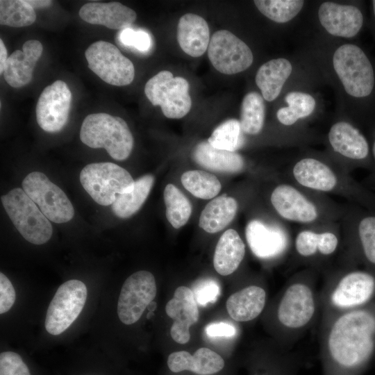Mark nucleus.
Instances as JSON below:
<instances>
[{"mask_svg": "<svg viewBox=\"0 0 375 375\" xmlns=\"http://www.w3.org/2000/svg\"><path fill=\"white\" fill-rule=\"evenodd\" d=\"M323 375H362L375 360V303L321 319Z\"/></svg>", "mask_w": 375, "mask_h": 375, "instance_id": "obj_1", "label": "nucleus"}, {"mask_svg": "<svg viewBox=\"0 0 375 375\" xmlns=\"http://www.w3.org/2000/svg\"><path fill=\"white\" fill-rule=\"evenodd\" d=\"M317 271L307 267L292 275L275 308V319L287 349L297 341L321 312Z\"/></svg>", "mask_w": 375, "mask_h": 375, "instance_id": "obj_2", "label": "nucleus"}, {"mask_svg": "<svg viewBox=\"0 0 375 375\" xmlns=\"http://www.w3.org/2000/svg\"><path fill=\"white\" fill-rule=\"evenodd\" d=\"M269 203L278 219L301 227L336 225L346 211L344 206L326 195L308 190L288 180L274 185L269 194Z\"/></svg>", "mask_w": 375, "mask_h": 375, "instance_id": "obj_3", "label": "nucleus"}, {"mask_svg": "<svg viewBox=\"0 0 375 375\" xmlns=\"http://www.w3.org/2000/svg\"><path fill=\"white\" fill-rule=\"evenodd\" d=\"M321 319L375 303V272L341 264L326 276L319 291Z\"/></svg>", "mask_w": 375, "mask_h": 375, "instance_id": "obj_4", "label": "nucleus"}, {"mask_svg": "<svg viewBox=\"0 0 375 375\" xmlns=\"http://www.w3.org/2000/svg\"><path fill=\"white\" fill-rule=\"evenodd\" d=\"M287 180L308 190L356 199L358 191L349 173L336 162L307 156L295 161L287 169Z\"/></svg>", "mask_w": 375, "mask_h": 375, "instance_id": "obj_5", "label": "nucleus"}, {"mask_svg": "<svg viewBox=\"0 0 375 375\" xmlns=\"http://www.w3.org/2000/svg\"><path fill=\"white\" fill-rule=\"evenodd\" d=\"M80 139L89 147L104 148L117 160L126 159L133 147V137L126 122L105 112L90 114L85 118Z\"/></svg>", "mask_w": 375, "mask_h": 375, "instance_id": "obj_6", "label": "nucleus"}, {"mask_svg": "<svg viewBox=\"0 0 375 375\" xmlns=\"http://www.w3.org/2000/svg\"><path fill=\"white\" fill-rule=\"evenodd\" d=\"M245 238L253 255L265 262H278L292 253L293 236L280 219L253 218L245 227Z\"/></svg>", "mask_w": 375, "mask_h": 375, "instance_id": "obj_7", "label": "nucleus"}, {"mask_svg": "<svg viewBox=\"0 0 375 375\" xmlns=\"http://www.w3.org/2000/svg\"><path fill=\"white\" fill-rule=\"evenodd\" d=\"M342 247L340 223L324 228L301 227L293 236L292 255L299 263L316 270Z\"/></svg>", "mask_w": 375, "mask_h": 375, "instance_id": "obj_8", "label": "nucleus"}, {"mask_svg": "<svg viewBox=\"0 0 375 375\" xmlns=\"http://www.w3.org/2000/svg\"><path fill=\"white\" fill-rule=\"evenodd\" d=\"M3 206L22 236L34 244L47 242L53 233L49 220L23 189L17 188L1 196Z\"/></svg>", "mask_w": 375, "mask_h": 375, "instance_id": "obj_9", "label": "nucleus"}, {"mask_svg": "<svg viewBox=\"0 0 375 375\" xmlns=\"http://www.w3.org/2000/svg\"><path fill=\"white\" fill-rule=\"evenodd\" d=\"M80 181L91 198L101 206L112 205L117 194L131 192L135 184L127 170L108 162L86 165L80 173Z\"/></svg>", "mask_w": 375, "mask_h": 375, "instance_id": "obj_10", "label": "nucleus"}, {"mask_svg": "<svg viewBox=\"0 0 375 375\" xmlns=\"http://www.w3.org/2000/svg\"><path fill=\"white\" fill-rule=\"evenodd\" d=\"M333 64L349 94L364 97L372 92L374 85L373 68L360 47L351 44L340 46L333 54Z\"/></svg>", "mask_w": 375, "mask_h": 375, "instance_id": "obj_11", "label": "nucleus"}, {"mask_svg": "<svg viewBox=\"0 0 375 375\" xmlns=\"http://www.w3.org/2000/svg\"><path fill=\"white\" fill-rule=\"evenodd\" d=\"M189 84L181 76L162 70L147 82L144 93L153 106H160L167 118L180 119L186 115L192 106Z\"/></svg>", "mask_w": 375, "mask_h": 375, "instance_id": "obj_12", "label": "nucleus"}, {"mask_svg": "<svg viewBox=\"0 0 375 375\" xmlns=\"http://www.w3.org/2000/svg\"><path fill=\"white\" fill-rule=\"evenodd\" d=\"M87 297L83 281L70 279L62 283L47 308L44 322L47 333L58 335L69 328L83 310Z\"/></svg>", "mask_w": 375, "mask_h": 375, "instance_id": "obj_13", "label": "nucleus"}, {"mask_svg": "<svg viewBox=\"0 0 375 375\" xmlns=\"http://www.w3.org/2000/svg\"><path fill=\"white\" fill-rule=\"evenodd\" d=\"M22 189L49 220L56 224L70 221L74 207L65 193L40 172L28 174L22 182Z\"/></svg>", "mask_w": 375, "mask_h": 375, "instance_id": "obj_14", "label": "nucleus"}, {"mask_svg": "<svg viewBox=\"0 0 375 375\" xmlns=\"http://www.w3.org/2000/svg\"><path fill=\"white\" fill-rule=\"evenodd\" d=\"M88 67L104 82L115 86H124L135 77L133 62L110 42L99 40L90 44L85 52Z\"/></svg>", "mask_w": 375, "mask_h": 375, "instance_id": "obj_15", "label": "nucleus"}, {"mask_svg": "<svg viewBox=\"0 0 375 375\" xmlns=\"http://www.w3.org/2000/svg\"><path fill=\"white\" fill-rule=\"evenodd\" d=\"M157 293L154 276L148 271H138L129 276L122 286L117 306L122 323L131 325L142 317Z\"/></svg>", "mask_w": 375, "mask_h": 375, "instance_id": "obj_16", "label": "nucleus"}, {"mask_svg": "<svg viewBox=\"0 0 375 375\" xmlns=\"http://www.w3.org/2000/svg\"><path fill=\"white\" fill-rule=\"evenodd\" d=\"M208 56L219 72L231 75L249 68L253 60L250 48L227 30L215 32L210 38Z\"/></svg>", "mask_w": 375, "mask_h": 375, "instance_id": "obj_17", "label": "nucleus"}, {"mask_svg": "<svg viewBox=\"0 0 375 375\" xmlns=\"http://www.w3.org/2000/svg\"><path fill=\"white\" fill-rule=\"evenodd\" d=\"M72 92L65 82L57 80L40 94L35 108L36 119L46 132L56 133L66 124L70 110Z\"/></svg>", "mask_w": 375, "mask_h": 375, "instance_id": "obj_18", "label": "nucleus"}, {"mask_svg": "<svg viewBox=\"0 0 375 375\" xmlns=\"http://www.w3.org/2000/svg\"><path fill=\"white\" fill-rule=\"evenodd\" d=\"M344 260L358 256L375 272V215H367L352 224L342 217L340 221Z\"/></svg>", "mask_w": 375, "mask_h": 375, "instance_id": "obj_19", "label": "nucleus"}, {"mask_svg": "<svg viewBox=\"0 0 375 375\" xmlns=\"http://www.w3.org/2000/svg\"><path fill=\"white\" fill-rule=\"evenodd\" d=\"M165 312L174 319L170 328L172 338L179 344L188 342L190 327L198 322L199 316L192 290L185 286L178 287L173 297L167 303Z\"/></svg>", "mask_w": 375, "mask_h": 375, "instance_id": "obj_20", "label": "nucleus"}, {"mask_svg": "<svg viewBox=\"0 0 375 375\" xmlns=\"http://www.w3.org/2000/svg\"><path fill=\"white\" fill-rule=\"evenodd\" d=\"M318 16L328 33L343 38L355 36L363 22L362 15L358 8L328 1L322 3Z\"/></svg>", "mask_w": 375, "mask_h": 375, "instance_id": "obj_21", "label": "nucleus"}, {"mask_svg": "<svg viewBox=\"0 0 375 375\" xmlns=\"http://www.w3.org/2000/svg\"><path fill=\"white\" fill-rule=\"evenodd\" d=\"M328 143L341 162L342 168L344 160L358 161L368 156L369 145L362 133L351 124L340 121L331 127L328 133Z\"/></svg>", "mask_w": 375, "mask_h": 375, "instance_id": "obj_22", "label": "nucleus"}, {"mask_svg": "<svg viewBox=\"0 0 375 375\" xmlns=\"http://www.w3.org/2000/svg\"><path fill=\"white\" fill-rule=\"evenodd\" d=\"M43 47L36 40L26 41L22 50H16L8 58L3 75L6 83L12 88L25 86L32 79L36 63L42 56Z\"/></svg>", "mask_w": 375, "mask_h": 375, "instance_id": "obj_23", "label": "nucleus"}, {"mask_svg": "<svg viewBox=\"0 0 375 375\" xmlns=\"http://www.w3.org/2000/svg\"><path fill=\"white\" fill-rule=\"evenodd\" d=\"M167 364L174 373L190 372L197 375H213L224 369L225 361L212 349L201 347L193 354L186 351H174L169 355Z\"/></svg>", "mask_w": 375, "mask_h": 375, "instance_id": "obj_24", "label": "nucleus"}, {"mask_svg": "<svg viewBox=\"0 0 375 375\" xmlns=\"http://www.w3.org/2000/svg\"><path fill=\"white\" fill-rule=\"evenodd\" d=\"M78 14L89 24L116 30L131 27L137 17L133 10L119 2L87 3L80 8Z\"/></svg>", "mask_w": 375, "mask_h": 375, "instance_id": "obj_25", "label": "nucleus"}, {"mask_svg": "<svg viewBox=\"0 0 375 375\" xmlns=\"http://www.w3.org/2000/svg\"><path fill=\"white\" fill-rule=\"evenodd\" d=\"M177 40L181 49L192 57H199L208 49L210 31L206 21L199 15H183L177 26Z\"/></svg>", "mask_w": 375, "mask_h": 375, "instance_id": "obj_26", "label": "nucleus"}, {"mask_svg": "<svg viewBox=\"0 0 375 375\" xmlns=\"http://www.w3.org/2000/svg\"><path fill=\"white\" fill-rule=\"evenodd\" d=\"M266 301L265 290L259 285H250L230 295L226 306L233 320L246 322L255 319L262 313Z\"/></svg>", "mask_w": 375, "mask_h": 375, "instance_id": "obj_27", "label": "nucleus"}, {"mask_svg": "<svg viewBox=\"0 0 375 375\" xmlns=\"http://www.w3.org/2000/svg\"><path fill=\"white\" fill-rule=\"evenodd\" d=\"M192 156L200 166L215 172L236 174L247 168L246 161L240 154L213 147L208 140L195 147Z\"/></svg>", "mask_w": 375, "mask_h": 375, "instance_id": "obj_28", "label": "nucleus"}, {"mask_svg": "<svg viewBox=\"0 0 375 375\" xmlns=\"http://www.w3.org/2000/svg\"><path fill=\"white\" fill-rule=\"evenodd\" d=\"M245 253V244L239 233L232 228L226 230L215 247L213 256L215 269L222 276L233 274L242 263Z\"/></svg>", "mask_w": 375, "mask_h": 375, "instance_id": "obj_29", "label": "nucleus"}, {"mask_svg": "<svg viewBox=\"0 0 375 375\" xmlns=\"http://www.w3.org/2000/svg\"><path fill=\"white\" fill-rule=\"evenodd\" d=\"M292 71L290 61L283 58L270 60L261 65L255 80L263 99L268 101L276 99Z\"/></svg>", "mask_w": 375, "mask_h": 375, "instance_id": "obj_30", "label": "nucleus"}, {"mask_svg": "<svg viewBox=\"0 0 375 375\" xmlns=\"http://www.w3.org/2000/svg\"><path fill=\"white\" fill-rule=\"evenodd\" d=\"M238 210V201L224 194L211 200L203 209L199 226L209 233L221 231L233 220Z\"/></svg>", "mask_w": 375, "mask_h": 375, "instance_id": "obj_31", "label": "nucleus"}, {"mask_svg": "<svg viewBox=\"0 0 375 375\" xmlns=\"http://www.w3.org/2000/svg\"><path fill=\"white\" fill-rule=\"evenodd\" d=\"M154 178L147 174L135 181L133 190L124 194H117L112 205L114 214L120 218H128L134 215L146 201L152 188Z\"/></svg>", "mask_w": 375, "mask_h": 375, "instance_id": "obj_32", "label": "nucleus"}, {"mask_svg": "<svg viewBox=\"0 0 375 375\" xmlns=\"http://www.w3.org/2000/svg\"><path fill=\"white\" fill-rule=\"evenodd\" d=\"M265 106L263 97L256 92H251L243 98L240 110V124L247 135H257L265 124Z\"/></svg>", "mask_w": 375, "mask_h": 375, "instance_id": "obj_33", "label": "nucleus"}, {"mask_svg": "<svg viewBox=\"0 0 375 375\" xmlns=\"http://www.w3.org/2000/svg\"><path fill=\"white\" fill-rule=\"evenodd\" d=\"M168 222L175 228L183 226L192 213V205L187 197L174 185L169 183L163 192Z\"/></svg>", "mask_w": 375, "mask_h": 375, "instance_id": "obj_34", "label": "nucleus"}, {"mask_svg": "<svg viewBox=\"0 0 375 375\" xmlns=\"http://www.w3.org/2000/svg\"><path fill=\"white\" fill-rule=\"evenodd\" d=\"M285 100L288 106L278 109L276 112L278 122L285 126H292L299 119L310 115L316 103L311 95L301 92H289Z\"/></svg>", "mask_w": 375, "mask_h": 375, "instance_id": "obj_35", "label": "nucleus"}, {"mask_svg": "<svg viewBox=\"0 0 375 375\" xmlns=\"http://www.w3.org/2000/svg\"><path fill=\"white\" fill-rule=\"evenodd\" d=\"M183 187L194 197L210 199L216 197L222 189L218 178L212 174L201 170H190L181 177Z\"/></svg>", "mask_w": 375, "mask_h": 375, "instance_id": "obj_36", "label": "nucleus"}, {"mask_svg": "<svg viewBox=\"0 0 375 375\" xmlns=\"http://www.w3.org/2000/svg\"><path fill=\"white\" fill-rule=\"evenodd\" d=\"M208 142L217 149L236 151L244 146L246 139L240 121L230 119L213 131Z\"/></svg>", "mask_w": 375, "mask_h": 375, "instance_id": "obj_37", "label": "nucleus"}, {"mask_svg": "<svg viewBox=\"0 0 375 375\" xmlns=\"http://www.w3.org/2000/svg\"><path fill=\"white\" fill-rule=\"evenodd\" d=\"M36 14L26 0H1L0 24L11 27H24L33 24Z\"/></svg>", "mask_w": 375, "mask_h": 375, "instance_id": "obj_38", "label": "nucleus"}, {"mask_svg": "<svg viewBox=\"0 0 375 375\" xmlns=\"http://www.w3.org/2000/svg\"><path fill=\"white\" fill-rule=\"evenodd\" d=\"M253 2L262 14L278 23L293 19L304 4L301 0H256Z\"/></svg>", "mask_w": 375, "mask_h": 375, "instance_id": "obj_39", "label": "nucleus"}, {"mask_svg": "<svg viewBox=\"0 0 375 375\" xmlns=\"http://www.w3.org/2000/svg\"><path fill=\"white\" fill-rule=\"evenodd\" d=\"M118 39L122 44L140 52H147L152 46L151 35L146 31L135 30L131 27L121 30Z\"/></svg>", "mask_w": 375, "mask_h": 375, "instance_id": "obj_40", "label": "nucleus"}, {"mask_svg": "<svg viewBox=\"0 0 375 375\" xmlns=\"http://www.w3.org/2000/svg\"><path fill=\"white\" fill-rule=\"evenodd\" d=\"M192 292L197 304L206 306L217 301L221 289L217 281L208 278L197 282L194 285Z\"/></svg>", "mask_w": 375, "mask_h": 375, "instance_id": "obj_41", "label": "nucleus"}, {"mask_svg": "<svg viewBox=\"0 0 375 375\" xmlns=\"http://www.w3.org/2000/svg\"><path fill=\"white\" fill-rule=\"evenodd\" d=\"M0 375H31L19 354L11 351L0 353Z\"/></svg>", "mask_w": 375, "mask_h": 375, "instance_id": "obj_42", "label": "nucleus"}, {"mask_svg": "<svg viewBox=\"0 0 375 375\" xmlns=\"http://www.w3.org/2000/svg\"><path fill=\"white\" fill-rule=\"evenodd\" d=\"M296 360L287 353L286 356L281 357L267 368L258 369L253 375H296Z\"/></svg>", "mask_w": 375, "mask_h": 375, "instance_id": "obj_43", "label": "nucleus"}, {"mask_svg": "<svg viewBox=\"0 0 375 375\" xmlns=\"http://www.w3.org/2000/svg\"><path fill=\"white\" fill-rule=\"evenodd\" d=\"M16 294L14 287L8 278L0 273V314H4L11 309L15 301Z\"/></svg>", "mask_w": 375, "mask_h": 375, "instance_id": "obj_44", "label": "nucleus"}, {"mask_svg": "<svg viewBox=\"0 0 375 375\" xmlns=\"http://www.w3.org/2000/svg\"><path fill=\"white\" fill-rule=\"evenodd\" d=\"M205 333L210 338H232L237 334V329L231 323L219 322L208 324Z\"/></svg>", "mask_w": 375, "mask_h": 375, "instance_id": "obj_45", "label": "nucleus"}, {"mask_svg": "<svg viewBox=\"0 0 375 375\" xmlns=\"http://www.w3.org/2000/svg\"><path fill=\"white\" fill-rule=\"evenodd\" d=\"M8 53L6 47L3 42L0 40V73L3 74L4 67L6 65V61L8 60Z\"/></svg>", "mask_w": 375, "mask_h": 375, "instance_id": "obj_46", "label": "nucleus"}, {"mask_svg": "<svg viewBox=\"0 0 375 375\" xmlns=\"http://www.w3.org/2000/svg\"><path fill=\"white\" fill-rule=\"evenodd\" d=\"M27 2L35 8H48L52 4V1L49 0H26Z\"/></svg>", "mask_w": 375, "mask_h": 375, "instance_id": "obj_47", "label": "nucleus"}, {"mask_svg": "<svg viewBox=\"0 0 375 375\" xmlns=\"http://www.w3.org/2000/svg\"><path fill=\"white\" fill-rule=\"evenodd\" d=\"M372 152H373V156H374V157L375 158V141H374V145H373Z\"/></svg>", "mask_w": 375, "mask_h": 375, "instance_id": "obj_48", "label": "nucleus"}, {"mask_svg": "<svg viewBox=\"0 0 375 375\" xmlns=\"http://www.w3.org/2000/svg\"><path fill=\"white\" fill-rule=\"evenodd\" d=\"M372 4H373V8H374V15H375V0L372 1Z\"/></svg>", "mask_w": 375, "mask_h": 375, "instance_id": "obj_49", "label": "nucleus"}]
</instances>
